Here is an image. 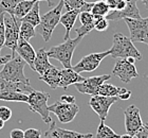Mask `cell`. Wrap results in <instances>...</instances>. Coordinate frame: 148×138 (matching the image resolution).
<instances>
[{"label": "cell", "instance_id": "d590c367", "mask_svg": "<svg viewBox=\"0 0 148 138\" xmlns=\"http://www.w3.org/2000/svg\"><path fill=\"white\" fill-rule=\"evenodd\" d=\"M41 134L39 130L37 129H28L25 131V138H41Z\"/></svg>", "mask_w": 148, "mask_h": 138}, {"label": "cell", "instance_id": "2e32d148", "mask_svg": "<svg viewBox=\"0 0 148 138\" xmlns=\"http://www.w3.org/2000/svg\"><path fill=\"white\" fill-rule=\"evenodd\" d=\"M16 52L18 53L19 56L34 70V61L35 56H36V52H35L34 48L32 47V45L29 43L28 40H25L23 38L19 37Z\"/></svg>", "mask_w": 148, "mask_h": 138}, {"label": "cell", "instance_id": "8992f818", "mask_svg": "<svg viewBox=\"0 0 148 138\" xmlns=\"http://www.w3.org/2000/svg\"><path fill=\"white\" fill-rule=\"evenodd\" d=\"M20 20L14 15L4 13V46L12 50V56L16 55V49L19 40Z\"/></svg>", "mask_w": 148, "mask_h": 138}, {"label": "cell", "instance_id": "bcb514c9", "mask_svg": "<svg viewBox=\"0 0 148 138\" xmlns=\"http://www.w3.org/2000/svg\"><path fill=\"white\" fill-rule=\"evenodd\" d=\"M144 126H147V128H148V126H147V124H144Z\"/></svg>", "mask_w": 148, "mask_h": 138}, {"label": "cell", "instance_id": "836d02e7", "mask_svg": "<svg viewBox=\"0 0 148 138\" xmlns=\"http://www.w3.org/2000/svg\"><path fill=\"white\" fill-rule=\"evenodd\" d=\"M4 46V13L0 12V52Z\"/></svg>", "mask_w": 148, "mask_h": 138}, {"label": "cell", "instance_id": "60d3db41", "mask_svg": "<svg viewBox=\"0 0 148 138\" xmlns=\"http://www.w3.org/2000/svg\"><path fill=\"white\" fill-rule=\"evenodd\" d=\"M130 97H131V92L127 90V92H125L124 94L119 96V99H120V100H128Z\"/></svg>", "mask_w": 148, "mask_h": 138}, {"label": "cell", "instance_id": "cb8c5ba5", "mask_svg": "<svg viewBox=\"0 0 148 138\" xmlns=\"http://www.w3.org/2000/svg\"><path fill=\"white\" fill-rule=\"evenodd\" d=\"M0 100L10 102H28V95L17 92L10 90H0Z\"/></svg>", "mask_w": 148, "mask_h": 138}, {"label": "cell", "instance_id": "8fae6325", "mask_svg": "<svg viewBox=\"0 0 148 138\" xmlns=\"http://www.w3.org/2000/svg\"><path fill=\"white\" fill-rule=\"evenodd\" d=\"M106 56H109V50L105 51V52H95L88 54L86 56H84L75 66H72V69L78 74L85 72V71H87V72L94 71Z\"/></svg>", "mask_w": 148, "mask_h": 138}, {"label": "cell", "instance_id": "6da1fadb", "mask_svg": "<svg viewBox=\"0 0 148 138\" xmlns=\"http://www.w3.org/2000/svg\"><path fill=\"white\" fill-rule=\"evenodd\" d=\"M83 38L84 36H78L77 35L76 38H69V40H65L60 45L51 47L47 51L49 58H54V60H57L58 62H60L65 68H71L73 53Z\"/></svg>", "mask_w": 148, "mask_h": 138}, {"label": "cell", "instance_id": "1f68e13d", "mask_svg": "<svg viewBox=\"0 0 148 138\" xmlns=\"http://www.w3.org/2000/svg\"><path fill=\"white\" fill-rule=\"evenodd\" d=\"M106 2L110 8V10L120 11L123 10L127 4V0H106Z\"/></svg>", "mask_w": 148, "mask_h": 138}, {"label": "cell", "instance_id": "c3c4849f", "mask_svg": "<svg viewBox=\"0 0 148 138\" xmlns=\"http://www.w3.org/2000/svg\"><path fill=\"white\" fill-rule=\"evenodd\" d=\"M146 124H147V126H148V123H146Z\"/></svg>", "mask_w": 148, "mask_h": 138}, {"label": "cell", "instance_id": "d6a6232c", "mask_svg": "<svg viewBox=\"0 0 148 138\" xmlns=\"http://www.w3.org/2000/svg\"><path fill=\"white\" fill-rule=\"evenodd\" d=\"M79 20L82 26L85 25H93L94 24V17L91 12H80Z\"/></svg>", "mask_w": 148, "mask_h": 138}, {"label": "cell", "instance_id": "603a6c76", "mask_svg": "<svg viewBox=\"0 0 148 138\" xmlns=\"http://www.w3.org/2000/svg\"><path fill=\"white\" fill-rule=\"evenodd\" d=\"M36 1L34 0H21L20 2L16 6L15 10H14V16L17 19H22L27 14H28L31 9L33 8V6L35 4Z\"/></svg>", "mask_w": 148, "mask_h": 138}, {"label": "cell", "instance_id": "7bdbcfd3", "mask_svg": "<svg viewBox=\"0 0 148 138\" xmlns=\"http://www.w3.org/2000/svg\"><path fill=\"white\" fill-rule=\"evenodd\" d=\"M119 138H133V137H132V136L128 135V134H126V135H122V136L120 135V137H119Z\"/></svg>", "mask_w": 148, "mask_h": 138}, {"label": "cell", "instance_id": "d6986e66", "mask_svg": "<svg viewBox=\"0 0 148 138\" xmlns=\"http://www.w3.org/2000/svg\"><path fill=\"white\" fill-rule=\"evenodd\" d=\"M49 55L45 48H40L37 50L36 56L34 61V70L39 74V76H42L49 68L53 66L49 61Z\"/></svg>", "mask_w": 148, "mask_h": 138}, {"label": "cell", "instance_id": "d4e9b609", "mask_svg": "<svg viewBox=\"0 0 148 138\" xmlns=\"http://www.w3.org/2000/svg\"><path fill=\"white\" fill-rule=\"evenodd\" d=\"M20 21H25L31 24L33 27L36 28L37 26L40 24V15H39V1H36L31 11L27 14L22 19H20Z\"/></svg>", "mask_w": 148, "mask_h": 138}, {"label": "cell", "instance_id": "5b68a950", "mask_svg": "<svg viewBox=\"0 0 148 138\" xmlns=\"http://www.w3.org/2000/svg\"><path fill=\"white\" fill-rule=\"evenodd\" d=\"M50 99V95L45 92H33L28 95V103L29 107L32 112L39 114L41 119L45 123H51L52 122V118L50 116V112L48 108V101Z\"/></svg>", "mask_w": 148, "mask_h": 138}, {"label": "cell", "instance_id": "ffe728a7", "mask_svg": "<svg viewBox=\"0 0 148 138\" xmlns=\"http://www.w3.org/2000/svg\"><path fill=\"white\" fill-rule=\"evenodd\" d=\"M79 10H72V11H67V13H65V14H62L60 19H59V24H62L66 29L64 40L70 38V32H71L74 24L76 21L77 16L79 15Z\"/></svg>", "mask_w": 148, "mask_h": 138}, {"label": "cell", "instance_id": "ee69618b", "mask_svg": "<svg viewBox=\"0 0 148 138\" xmlns=\"http://www.w3.org/2000/svg\"><path fill=\"white\" fill-rule=\"evenodd\" d=\"M3 126H4V121L2 119H0V130L2 129Z\"/></svg>", "mask_w": 148, "mask_h": 138}, {"label": "cell", "instance_id": "7402d4cb", "mask_svg": "<svg viewBox=\"0 0 148 138\" xmlns=\"http://www.w3.org/2000/svg\"><path fill=\"white\" fill-rule=\"evenodd\" d=\"M127 92L126 88H122V87H117V86L111 85L109 83H103L102 85L99 87L97 90V95L105 96V97H117Z\"/></svg>", "mask_w": 148, "mask_h": 138}, {"label": "cell", "instance_id": "f35d334b", "mask_svg": "<svg viewBox=\"0 0 148 138\" xmlns=\"http://www.w3.org/2000/svg\"><path fill=\"white\" fill-rule=\"evenodd\" d=\"M12 58H13L12 54L0 55V66H4V65H5Z\"/></svg>", "mask_w": 148, "mask_h": 138}, {"label": "cell", "instance_id": "f1b7e54d", "mask_svg": "<svg viewBox=\"0 0 148 138\" xmlns=\"http://www.w3.org/2000/svg\"><path fill=\"white\" fill-rule=\"evenodd\" d=\"M20 1L21 0H0V12L14 15V10Z\"/></svg>", "mask_w": 148, "mask_h": 138}, {"label": "cell", "instance_id": "e0dca14e", "mask_svg": "<svg viewBox=\"0 0 148 138\" xmlns=\"http://www.w3.org/2000/svg\"><path fill=\"white\" fill-rule=\"evenodd\" d=\"M85 78L82 77L78 72L74 71L71 68H65L60 70V80H59V87L62 89H67L68 86L74 85L76 83L83 82Z\"/></svg>", "mask_w": 148, "mask_h": 138}, {"label": "cell", "instance_id": "484cf974", "mask_svg": "<svg viewBox=\"0 0 148 138\" xmlns=\"http://www.w3.org/2000/svg\"><path fill=\"white\" fill-rule=\"evenodd\" d=\"M119 137H120L119 134H116L111 128H109L105 123V121L101 120V123L97 126V131H96V138H119Z\"/></svg>", "mask_w": 148, "mask_h": 138}, {"label": "cell", "instance_id": "277c9868", "mask_svg": "<svg viewBox=\"0 0 148 138\" xmlns=\"http://www.w3.org/2000/svg\"><path fill=\"white\" fill-rule=\"evenodd\" d=\"M25 63L20 56H14L0 70V78L11 82H22L30 84V80L25 76Z\"/></svg>", "mask_w": 148, "mask_h": 138}, {"label": "cell", "instance_id": "44dd1931", "mask_svg": "<svg viewBox=\"0 0 148 138\" xmlns=\"http://www.w3.org/2000/svg\"><path fill=\"white\" fill-rule=\"evenodd\" d=\"M39 80L46 82L52 89L59 87V80H60V70L52 66L48 70L39 77Z\"/></svg>", "mask_w": 148, "mask_h": 138}, {"label": "cell", "instance_id": "f6af8a7d", "mask_svg": "<svg viewBox=\"0 0 148 138\" xmlns=\"http://www.w3.org/2000/svg\"><path fill=\"white\" fill-rule=\"evenodd\" d=\"M142 2L144 3V6H146V9H148V0H143Z\"/></svg>", "mask_w": 148, "mask_h": 138}, {"label": "cell", "instance_id": "7dc6e473", "mask_svg": "<svg viewBox=\"0 0 148 138\" xmlns=\"http://www.w3.org/2000/svg\"><path fill=\"white\" fill-rule=\"evenodd\" d=\"M134 1H138V0H134ZM141 1H143V0H141Z\"/></svg>", "mask_w": 148, "mask_h": 138}, {"label": "cell", "instance_id": "8d00e7d4", "mask_svg": "<svg viewBox=\"0 0 148 138\" xmlns=\"http://www.w3.org/2000/svg\"><path fill=\"white\" fill-rule=\"evenodd\" d=\"M11 138H25V131L20 129H14L10 133Z\"/></svg>", "mask_w": 148, "mask_h": 138}, {"label": "cell", "instance_id": "4316f807", "mask_svg": "<svg viewBox=\"0 0 148 138\" xmlns=\"http://www.w3.org/2000/svg\"><path fill=\"white\" fill-rule=\"evenodd\" d=\"M36 35V31H35V27L29 24V22L21 21L20 22V27H19V37L23 38L25 40H30L32 37H34Z\"/></svg>", "mask_w": 148, "mask_h": 138}, {"label": "cell", "instance_id": "e575fe53", "mask_svg": "<svg viewBox=\"0 0 148 138\" xmlns=\"http://www.w3.org/2000/svg\"><path fill=\"white\" fill-rule=\"evenodd\" d=\"M12 117V110L8 106H0V119H2L4 122L9 121Z\"/></svg>", "mask_w": 148, "mask_h": 138}, {"label": "cell", "instance_id": "74e56055", "mask_svg": "<svg viewBox=\"0 0 148 138\" xmlns=\"http://www.w3.org/2000/svg\"><path fill=\"white\" fill-rule=\"evenodd\" d=\"M136 138H148V128L143 124V126L136 133Z\"/></svg>", "mask_w": 148, "mask_h": 138}, {"label": "cell", "instance_id": "30bf717a", "mask_svg": "<svg viewBox=\"0 0 148 138\" xmlns=\"http://www.w3.org/2000/svg\"><path fill=\"white\" fill-rule=\"evenodd\" d=\"M112 74L126 84H128L134 78L139 77V72L136 70L134 64L128 62L126 58L117 60L112 69Z\"/></svg>", "mask_w": 148, "mask_h": 138}, {"label": "cell", "instance_id": "4fadbf2b", "mask_svg": "<svg viewBox=\"0 0 148 138\" xmlns=\"http://www.w3.org/2000/svg\"><path fill=\"white\" fill-rule=\"evenodd\" d=\"M111 78V74H102V76H96V77H91L88 79H85L83 82L74 84L76 89L82 94L86 95H97L99 87L102 85L103 83L108 81Z\"/></svg>", "mask_w": 148, "mask_h": 138}, {"label": "cell", "instance_id": "ba28073f", "mask_svg": "<svg viewBox=\"0 0 148 138\" xmlns=\"http://www.w3.org/2000/svg\"><path fill=\"white\" fill-rule=\"evenodd\" d=\"M50 113H54L62 123H69L73 121L79 107L75 103H67L64 101H57L54 104L48 106Z\"/></svg>", "mask_w": 148, "mask_h": 138}, {"label": "cell", "instance_id": "83f0119b", "mask_svg": "<svg viewBox=\"0 0 148 138\" xmlns=\"http://www.w3.org/2000/svg\"><path fill=\"white\" fill-rule=\"evenodd\" d=\"M110 12V8L108 6L107 2L104 0L96 1L93 3V6L91 9V13L93 16H101V17H106Z\"/></svg>", "mask_w": 148, "mask_h": 138}, {"label": "cell", "instance_id": "b9f144b4", "mask_svg": "<svg viewBox=\"0 0 148 138\" xmlns=\"http://www.w3.org/2000/svg\"><path fill=\"white\" fill-rule=\"evenodd\" d=\"M34 1H47V3H48V6H53V2L51 1V0H34Z\"/></svg>", "mask_w": 148, "mask_h": 138}, {"label": "cell", "instance_id": "5bb4252c", "mask_svg": "<svg viewBox=\"0 0 148 138\" xmlns=\"http://www.w3.org/2000/svg\"><path fill=\"white\" fill-rule=\"evenodd\" d=\"M93 134H82V133L70 131L58 128L56 126L55 121H52L50 123V128L48 131L41 134V138H92Z\"/></svg>", "mask_w": 148, "mask_h": 138}, {"label": "cell", "instance_id": "9a60e30c", "mask_svg": "<svg viewBox=\"0 0 148 138\" xmlns=\"http://www.w3.org/2000/svg\"><path fill=\"white\" fill-rule=\"evenodd\" d=\"M124 18H141L140 11L136 6V1L127 0V4L123 10H120V11L112 10L108 13V15L106 16L107 20H114V21Z\"/></svg>", "mask_w": 148, "mask_h": 138}, {"label": "cell", "instance_id": "ac0fdd59", "mask_svg": "<svg viewBox=\"0 0 148 138\" xmlns=\"http://www.w3.org/2000/svg\"><path fill=\"white\" fill-rule=\"evenodd\" d=\"M0 90H10V92H17L25 95H30L34 89L28 83L11 82L0 78Z\"/></svg>", "mask_w": 148, "mask_h": 138}, {"label": "cell", "instance_id": "4dcf8cb0", "mask_svg": "<svg viewBox=\"0 0 148 138\" xmlns=\"http://www.w3.org/2000/svg\"><path fill=\"white\" fill-rule=\"evenodd\" d=\"M109 20L106 19V17H101V18L94 19V29L99 32H104L108 29Z\"/></svg>", "mask_w": 148, "mask_h": 138}, {"label": "cell", "instance_id": "9c48e42d", "mask_svg": "<svg viewBox=\"0 0 148 138\" xmlns=\"http://www.w3.org/2000/svg\"><path fill=\"white\" fill-rule=\"evenodd\" d=\"M119 100L120 99L117 97H105V96L101 95H94L90 99L89 105L97 114L99 119L102 121H105L108 116L110 107Z\"/></svg>", "mask_w": 148, "mask_h": 138}, {"label": "cell", "instance_id": "52a82bcc", "mask_svg": "<svg viewBox=\"0 0 148 138\" xmlns=\"http://www.w3.org/2000/svg\"><path fill=\"white\" fill-rule=\"evenodd\" d=\"M128 27L132 43H142L148 46V17L147 18H124Z\"/></svg>", "mask_w": 148, "mask_h": 138}, {"label": "cell", "instance_id": "3957f363", "mask_svg": "<svg viewBox=\"0 0 148 138\" xmlns=\"http://www.w3.org/2000/svg\"><path fill=\"white\" fill-rule=\"evenodd\" d=\"M64 1L60 0L56 6H54L51 11L46 13L45 15L40 16V24L37 26V32L42 36L45 42H49L54 29L59 24V19L62 14Z\"/></svg>", "mask_w": 148, "mask_h": 138}, {"label": "cell", "instance_id": "f546056e", "mask_svg": "<svg viewBox=\"0 0 148 138\" xmlns=\"http://www.w3.org/2000/svg\"><path fill=\"white\" fill-rule=\"evenodd\" d=\"M64 1V8L67 9V11L72 10H79L82 12V8L85 4V0H62Z\"/></svg>", "mask_w": 148, "mask_h": 138}, {"label": "cell", "instance_id": "7c38bea8", "mask_svg": "<svg viewBox=\"0 0 148 138\" xmlns=\"http://www.w3.org/2000/svg\"><path fill=\"white\" fill-rule=\"evenodd\" d=\"M124 116H125V130L128 135L133 137L136 133L143 126L140 110L136 105H129L124 110Z\"/></svg>", "mask_w": 148, "mask_h": 138}, {"label": "cell", "instance_id": "ab89813d", "mask_svg": "<svg viewBox=\"0 0 148 138\" xmlns=\"http://www.w3.org/2000/svg\"><path fill=\"white\" fill-rule=\"evenodd\" d=\"M60 101L67 102V103H75V97L74 96H62Z\"/></svg>", "mask_w": 148, "mask_h": 138}, {"label": "cell", "instance_id": "7a4b0ae2", "mask_svg": "<svg viewBox=\"0 0 148 138\" xmlns=\"http://www.w3.org/2000/svg\"><path fill=\"white\" fill-rule=\"evenodd\" d=\"M109 56L113 58H134L138 61L142 60V54L136 48L130 38L121 33L113 35V45L109 49Z\"/></svg>", "mask_w": 148, "mask_h": 138}]
</instances>
